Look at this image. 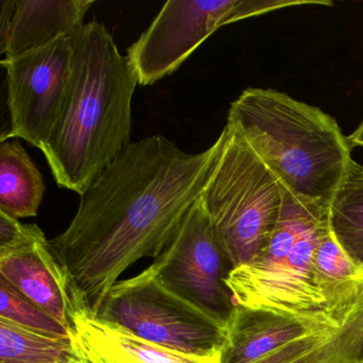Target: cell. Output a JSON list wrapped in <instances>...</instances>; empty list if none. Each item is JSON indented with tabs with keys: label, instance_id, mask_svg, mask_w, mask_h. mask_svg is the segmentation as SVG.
Instances as JSON below:
<instances>
[{
	"label": "cell",
	"instance_id": "1",
	"mask_svg": "<svg viewBox=\"0 0 363 363\" xmlns=\"http://www.w3.org/2000/svg\"><path fill=\"white\" fill-rule=\"evenodd\" d=\"M220 140L189 154L162 135L128 144L80 197L50 241L74 299L97 313L118 278L158 258L203 192Z\"/></svg>",
	"mask_w": 363,
	"mask_h": 363
},
{
	"label": "cell",
	"instance_id": "2",
	"mask_svg": "<svg viewBox=\"0 0 363 363\" xmlns=\"http://www.w3.org/2000/svg\"><path fill=\"white\" fill-rule=\"evenodd\" d=\"M74 43L71 88L43 154L57 184L82 196L130 144L131 105L139 82L101 23L84 24Z\"/></svg>",
	"mask_w": 363,
	"mask_h": 363
},
{
	"label": "cell",
	"instance_id": "3",
	"mask_svg": "<svg viewBox=\"0 0 363 363\" xmlns=\"http://www.w3.org/2000/svg\"><path fill=\"white\" fill-rule=\"evenodd\" d=\"M235 129L301 205L328 213L352 160L337 121L272 89H246L231 104Z\"/></svg>",
	"mask_w": 363,
	"mask_h": 363
},
{
	"label": "cell",
	"instance_id": "4",
	"mask_svg": "<svg viewBox=\"0 0 363 363\" xmlns=\"http://www.w3.org/2000/svg\"><path fill=\"white\" fill-rule=\"evenodd\" d=\"M218 140L199 203L235 269L264 252L281 213L284 188L230 125Z\"/></svg>",
	"mask_w": 363,
	"mask_h": 363
},
{
	"label": "cell",
	"instance_id": "5",
	"mask_svg": "<svg viewBox=\"0 0 363 363\" xmlns=\"http://www.w3.org/2000/svg\"><path fill=\"white\" fill-rule=\"evenodd\" d=\"M95 314L146 341L184 354H218L226 342V326L163 286L150 267L116 282Z\"/></svg>",
	"mask_w": 363,
	"mask_h": 363
},
{
	"label": "cell",
	"instance_id": "6",
	"mask_svg": "<svg viewBox=\"0 0 363 363\" xmlns=\"http://www.w3.org/2000/svg\"><path fill=\"white\" fill-rule=\"evenodd\" d=\"M333 6L329 0H169L128 48L140 86L175 73L220 27L295 6Z\"/></svg>",
	"mask_w": 363,
	"mask_h": 363
},
{
	"label": "cell",
	"instance_id": "7",
	"mask_svg": "<svg viewBox=\"0 0 363 363\" xmlns=\"http://www.w3.org/2000/svg\"><path fill=\"white\" fill-rule=\"evenodd\" d=\"M74 60V35L1 60L11 123L1 142L23 139L43 152L67 103Z\"/></svg>",
	"mask_w": 363,
	"mask_h": 363
},
{
	"label": "cell",
	"instance_id": "8",
	"mask_svg": "<svg viewBox=\"0 0 363 363\" xmlns=\"http://www.w3.org/2000/svg\"><path fill=\"white\" fill-rule=\"evenodd\" d=\"M150 267L163 286L227 327L235 306L226 286L233 265L199 199Z\"/></svg>",
	"mask_w": 363,
	"mask_h": 363
},
{
	"label": "cell",
	"instance_id": "9",
	"mask_svg": "<svg viewBox=\"0 0 363 363\" xmlns=\"http://www.w3.org/2000/svg\"><path fill=\"white\" fill-rule=\"evenodd\" d=\"M328 231V218H323L298 238L282 262L267 267L248 263L231 269L226 286L235 305L299 318L329 312L314 267L316 250Z\"/></svg>",
	"mask_w": 363,
	"mask_h": 363
},
{
	"label": "cell",
	"instance_id": "10",
	"mask_svg": "<svg viewBox=\"0 0 363 363\" xmlns=\"http://www.w3.org/2000/svg\"><path fill=\"white\" fill-rule=\"evenodd\" d=\"M357 299L339 313L323 312L306 318L235 305L220 352L222 363H255L295 340L337 328Z\"/></svg>",
	"mask_w": 363,
	"mask_h": 363
},
{
	"label": "cell",
	"instance_id": "11",
	"mask_svg": "<svg viewBox=\"0 0 363 363\" xmlns=\"http://www.w3.org/2000/svg\"><path fill=\"white\" fill-rule=\"evenodd\" d=\"M69 337L84 363H222L220 352L196 356L146 341L74 298Z\"/></svg>",
	"mask_w": 363,
	"mask_h": 363
},
{
	"label": "cell",
	"instance_id": "12",
	"mask_svg": "<svg viewBox=\"0 0 363 363\" xmlns=\"http://www.w3.org/2000/svg\"><path fill=\"white\" fill-rule=\"evenodd\" d=\"M0 276L69 329L73 298L69 279L37 224L22 241L0 248Z\"/></svg>",
	"mask_w": 363,
	"mask_h": 363
},
{
	"label": "cell",
	"instance_id": "13",
	"mask_svg": "<svg viewBox=\"0 0 363 363\" xmlns=\"http://www.w3.org/2000/svg\"><path fill=\"white\" fill-rule=\"evenodd\" d=\"M93 5L92 0H16L5 58L75 35Z\"/></svg>",
	"mask_w": 363,
	"mask_h": 363
},
{
	"label": "cell",
	"instance_id": "14",
	"mask_svg": "<svg viewBox=\"0 0 363 363\" xmlns=\"http://www.w3.org/2000/svg\"><path fill=\"white\" fill-rule=\"evenodd\" d=\"M45 193L43 176L18 139L0 145V211L14 218L37 216Z\"/></svg>",
	"mask_w": 363,
	"mask_h": 363
},
{
	"label": "cell",
	"instance_id": "15",
	"mask_svg": "<svg viewBox=\"0 0 363 363\" xmlns=\"http://www.w3.org/2000/svg\"><path fill=\"white\" fill-rule=\"evenodd\" d=\"M329 228L346 254L363 269V165L350 161L328 210Z\"/></svg>",
	"mask_w": 363,
	"mask_h": 363
},
{
	"label": "cell",
	"instance_id": "16",
	"mask_svg": "<svg viewBox=\"0 0 363 363\" xmlns=\"http://www.w3.org/2000/svg\"><path fill=\"white\" fill-rule=\"evenodd\" d=\"M0 363H84L71 337H54L0 318Z\"/></svg>",
	"mask_w": 363,
	"mask_h": 363
},
{
	"label": "cell",
	"instance_id": "17",
	"mask_svg": "<svg viewBox=\"0 0 363 363\" xmlns=\"http://www.w3.org/2000/svg\"><path fill=\"white\" fill-rule=\"evenodd\" d=\"M0 318L54 337H69V329L0 276Z\"/></svg>",
	"mask_w": 363,
	"mask_h": 363
},
{
	"label": "cell",
	"instance_id": "18",
	"mask_svg": "<svg viewBox=\"0 0 363 363\" xmlns=\"http://www.w3.org/2000/svg\"><path fill=\"white\" fill-rule=\"evenodd\" d=\"M363 289L335 335L308 363H363Z\"/></svg>",
	"mask_w": 363,
	"mask_h": 363
},
{
	"label": "cell",
	"instance_id": "19",
	"mask_svg": "<svg viewBox=\"0 0 363 363\" xmlns=\"http://www.w3.org/2000/svg\"><path fill=\"white\" fill-rule=\"evenodd\" d=\"M341 325L337 328L327 329L295 340L274 350L255 363H308L312 356H314L316 352L335 335Z\"/></svg>",
	"mask_w": 363,
	"mask_h": 363
},
{
	"label": "cell",
	"instance_id": "20",
	"mask_svg": "<svg viewBox=\"0 0 363 363\" xmlns=\"http://www.w3.org/2000/svg\"><path fill=\"white\" fill-rule=\"evenodd\" d=\"M35 224H22L18 218L0 211V248L8 247L30 235Z\"/></svg>",
	"mask_w": 363,
	"mask_h": 363
},
{
	"label": "cell",
	"instance_id": "21",
	"mask_svg": "<svg viewBox=\"0 0 363 363\" xmlns=\"http://www.w3.org/2000/svg\"><path fill=\"white\" fill-rule=\"evenodd\" d=\"M16 0L0 1V52L5 54L11 29L12 18L16 10Z\"/></svg>",
	"mask_w": 363,
	"mask_h": 363
},
{
	"label": "cell",
	"instance_id": "22",
	"mask_svg": "<svg viewBox=\"0 0 363 363\" xmlns=\"http://www.w3.org/2000/svg\"><path fill=\"white\" fill-rule=\"evenodd\" d=\"M347 141L352 147H363V120L356 130L348 135Z\"/></svg>",
	"mask_w": 363,
	"mask_h": 363
},
{
	"label": "cell",
	"instance_id": "23",
	"mask_svg": "<svg viewBox=\"0 0 363 363\" xmlns=\"http://www.w3.org/2000/svg\"><path fill=\"white\" fill-rule=\"evenodd\" d=\"M362 362H363V361H362Z\"/></svg>",
	"mask_w": 363,
	"mask_h": 363
}]
</instances>
